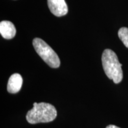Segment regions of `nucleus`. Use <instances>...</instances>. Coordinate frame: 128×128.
<instances>
[{
	"instance_id": "nucleus-1",
	"label": "nucleus",
	"mask_w": 128,
	"mask_h": 128,
	"mask_svg": "<svg viewBox=\"0 0 128 128\" xmlns=\"http://www.w3.org/2000/svg\"><path fill=\"white\" fill-rule=\"evenodd\" d=\"M57 111L54 106L46 103H34L33 108L28 111L26 119L29 124L48 123L55 119Z\"/></svg>"
},
{
	"instance_id": "nucleus-2",
	"label": "nucleus",
	"mask_w": 128,
	"mask_h": 128,
	"mask_svg": "<svg viewBox=\"0 0 128 128\" xmlns=\"http://www.w3.org/2000/svg\"><path fill=\"white\" fill-rule=\"evenodd\" d=\"M102 65L108 77L115 84H119L123 79L122 65L120 63L116 54L111 49H105L102 54Z\"/></svg>"
},
{
	"instance_id": "nucleus-3",
	"label": "nucleus",
	"mask_w": 128,
	"mask_h": 128,
	"mask_svg": "<svg viewBox=\"0 0 128 128\" xmlns=\"http://www.w3.org/2000/svg\"><path fill=\"white\" fill-rule=\"evenodd\" d=\"M33 45L37 54L51 68H57L60 66V60L55 51L40 38H35Z\"/></svg>"
},
{
	"instance_id": "nucleus-4",
	"label": "nucleus",
	"mask_w": 128,
	"mask_h": 128,
	"mask_svg": "<svg viewBox=\"0 0 128 128\" xmlns=\"http://www.w3.org/2000/svg\"><path fill=\"white\" fill-rule=\"evenodd\" d=\"M48 4L51 12L57 17L66 15L68 9L65 0H48Z\"/></svg>"
},
{
	"instance_id": "nucleus-5",
	"label": "nucleus",
	"mask_w": 128,
	"mask_h": 128,
	"mask_svg": "<svg viewBox=\"0 0 128 128\" xmlns=\"http://www.w3.org/2000/svg\"><path fill=\"white\" fill-rule=\"evenodd\" d=\"M23 78L19 74H14L11 76L7 84V90L10 93L18 92L22 88Z\"/></svg>"
},
{
	"instance_id": "nucleus-6",
	"label": "nucleus",
	"mask_w": 128,
	"mask_h": 128,
	"mask_svg": "<svg viewBox=\"0 0 128 128\" xmlns=\"http://www.w3.org/2000/svg\"><path fill=\"white\" fill-rule=\"evenodd\" d=\"M0 33L6 39H11L15 36L16 29L14 25L9 21H2L0 23Z\"/></svg>"
},
{
	"instance_id": "nucleus-7",
	"label": "nucleus",
	"mask_w": 128,
	"mask_h": 128,
	"mask_svg": "<svg viewBox=\"0 0 128 128\" xmlns=\"http://www.w3.org/2000/svg\"><path fill=\"white\" fill-rule=\"evenodd\" d=\"M119 39L122 41L124 45L128 48V28H122L118 32Z\"/></svg>"
},
{
	"instance_id": "nucleus-8",
	"label": "nucleus",
	"mask_w": 128,
	"mask_h": 128,
	"mask_svg": "<svg viewBox=\"0 0 128 128\" xmlns=\"http://www.w3.org/2000/svg\"><path fill=\"white\" fill-rule=\"evenodd\" d=\"M106 128H120L118 127V126L115 125H113V124H110V125L107 126Z\"/></svg>"
}]
</instances>
